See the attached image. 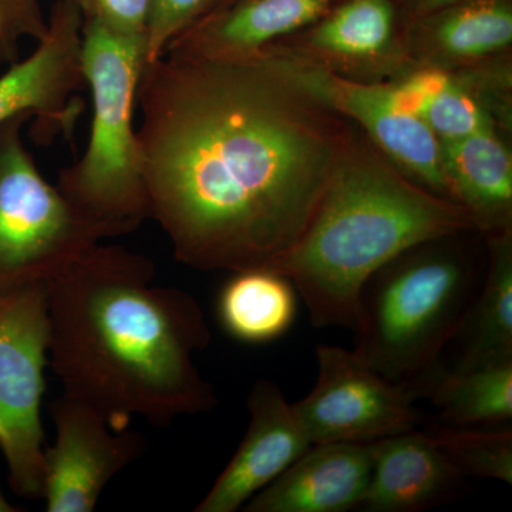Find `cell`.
I'll return each mask as SVG.
<instances>
[{
  "mask_svg": "<svg viewBox=\"0 0 512 512\" xmlns=\"http://www.w3.org/2000/svg\"><path fill=\"white\" fill-rule=\"evenodd\" d=\"M136 107L150 218L201 271L269 269L289 251L357 130L259 52H165Z\"/></svg>",
  "mask_w": 512,
  "mask_h": 512,
  "instance_id": "obj_1",
  "label": "cell"
},
{
  "mask_svg": "<svg viewBox=\"0 0 512 512\" xmlns=\"http://www.w3.org/2000/svg\"><path fill=\"white\" fill-rule=\"evenodd\" d=\"M154 276L146 256L99 244L45 282L47 353L63 393L116 429L134 416L167 426L217 406L194 365L211 342L200 305Z\"/></svg>",
  "mask_w": 512,
  "mask_h": 512,
  "instance_id": "obj_2",
  "label": "cell"
},
{
  "mask_svg": "<svg viewBox=\"0 0 512 512\" xmlns=\"http://www.w3.org/2000/svg\"><path fill=\"white\" fill-rule=\"evenodd\" d=\"M471 231L466 208L417 183L357 128L308 227L269 271L298 289L313 326L355 330L370 276L417 245Z\"/></svg>",
  "mask_w": 512,
  "mask_h": 512,
  "instance_id": "obj_3",
  "label": "cell"
},
{
  "mask_svg": "<svg viewBox=\"0 0 512 512\" xmlns=\"http://www.w3.org/2000/svg\"><path fill=\"white\" fill-rule=\"evenodd\" d=\"M456 237L424 242L396 256L360 292L353 352L409 390L439 366L476 295V268L454 244Z\"/></svg>",
  "mask_w": 512,
  "mask_h": 512,
  "instance_id": "obj_4",
  "label": "cell"
},
{
  "mask_svg": "<svg viewBox=\"0 0 512 512\" xmlns=\"http://www.w3.org/2000/svg\"><path fill=\"white\" fill-rule=\"evenodd\" d=\"M83 19L82 63L92 93V126L83 157L60 171L56 187L106 238L121 237L150 218L134 124L146 39L120 36L99 20Z\"/></svg>",
  "mask_w": 512,
  "mask_h": 512,
  "instance_id": "obj_5",
  "label": "cell"
},
{
  "mask_svg": "<svg viewBox=\"0 0 512 512\" xmlns=\"http://www.w3.org/2000/svg\"><path fill=\"white\" fill-rule=\"evenodd\" d=\"M28 120L0 126V293L46 282L107 239L40 173L23 143Z\"/></svg>",
  "mask_w": 512,
  "mask_h": 512,
  "instance_id": "obj_6",
  "label": "cell"
},
{
  "mask_svg": "<svg viewBox=\"0 0 512 512\" xmlns=\"http://www.w3.org/2000/svg\"><path fill=\"white\" fill-rule=\"evenodd\" d=\"M45 282L0 293V450L19 497L42 498V407L49 363Z\"/></svg>",
  "mask_w": 512,
  "mask_h": 512,
  "instance_id": "obj_7",
  "label": "cell"
},
{
  "mask_svg": "<svg viewBox=\"0 0 512 512\" xmlns=\"http://www.w3.org/2000/svg\"><path fill=\"white\" fill-rule=\"evenodd\" d=\"M259 53L320 103L352 121L404 173L450 200L439 138L403 109L389 82L350 79L276 45Z\"/></svg>",
  "mask_w": 512,
  "mask_h": 512,
  "instance_id": "obj_8",
  "label": "cell"
},
{
  "mask_svg": "<svg viewBox=\"0 0 512 512\" xmlns=\"http://www.w3.org/2000/svg\"><path fill=\"white\" fill-rule=\"evenodd\" d=\"M316 359L315 387L301 402L292 404L312 446L373 443L419 426L412 392L370 369L353 350L319 345Z\"/></svg>",
  "mask_w": 512,
  "mask_h": 512,
  "instance_id": "obj_9",
  "label": "cell"
},
{
  "mask_svg": "<svg viewBox=\"0 0 512 512\" xmlns=\"http://www.w3.org/2000/svg\"><path fill=\"white\" fill-rule=\"evenodd\" d=\"M83 12L77 0H56L47 32L26 59L0 76V126L20 114L35 121L39 141L69 140L83 111Z\"/></svg>",
  "mask_w": 512,
  "mask_h": 512,
  "instance_id": "obj_10",
  "label": "cell"
},
{
  "mask_svg": "<svg viewBox=\"0 0 512 512\" xmlns=\"http://www.w3.org/2000/svg\"><path fill=\"white\" fill-rule=\"evenodd\" d=\"M56 440L45 448L47 512H92L104 488L144 450L136 431L116 429L96 407L63 393L50 407Z\"/></svg>",
  "mask_w": 512,
  "mask_h": 512,
  "instance_id": "obj_11",
  "label": "cell"
},
{
  "mask_svg": "<svg viewBox=\"0 0 512 512\" xmlns=\"http://www.w3.org/2000/svg\"><path fill=\"white\" fill-rule=\"evenodd\" d=\"M399 16L396 0H339L311 26L274 45L350 79L389 82L414 66Z\"/></svg>",
  "mask_w": 512,
  "mask_h": 512,
  "instance_id": "obj_12",
  "label": "cell"
},
{
  "mask_svg": "<svg viewBox=\"0 0 512 512\" xmlns=\"http://www.w3.org/2000/svg\"><path fill=\"white\" fill-rule=\"evenodd\" d=\"M247 404V433L195 512L238 511L312 446L271 380L255 382Z\"/></svg>",
  "mask_w": 512,
  "mask_h": 512,
  "instance_id": "obj_13",
  "label": "cell"
},
{
  "mask_svg": "<svg viewBox=\"0 0 512 512\" xmlns=\"http://www.w3.org/2000/svg\"><path fill=\"white\" fill-rule=\"evenodd\" d=\"M373 443L313 444L245 504L247 512H345L359 508L372 476Z\"/></svg>",
  "mask_w": 512,
  "mask_h": 512,
  "instance_id": "obj_14",
  "label": "cell"
},
{
  "mask_svg": "<svg viewBox=\"0 0 512 512\" xmlns=\"http://www.w3.org/2000/svg\"><path fill=\"white\" fill-rule=\"evenodd\" d=\"M414 64L467 69L510 56L512 0H466L416 19H403Z\"/></svg>",
  "mask_w": 512,
  "mask_h": 512,
  "instance_id": "obj_15",
  "label": "cell"
},
{
  "mask_svg": "<svg viewBox=\"0 0 512 512\" xmlns=\"http://www.w3.org/2000/svg\"><path fill=\"white\" fill-rule=\"evenodd\" d=\"M466 476L430 439L410 430L373 441L372 476L359 508L417 512L450 500Z\"/></svg>",
  "mask_w": 512,
  "mask_h": 512,
  "instance_id": "obj_16",
  "label": "cell"
},
{
  "mask_svg": "<svg viewBox=\"0 0 512 512\" xmlns=\"http://www.w3.org/2000/svg\"><path fill=\"white\" fill-rule=\"evenodd\" d=\"M339 0H235L207 13L175 37L165 52L245 57L308 28ZM164 52V53H165Z\"/></svg>",
  "mask_w": 512,
  "mask_h": 512,
  "instance_id": "obj_17",
  "label": "cell"
},
{
  "mask_svg": "<svg viewBox=\"0 0 512 512\" xmlns=\"http://www.w3.org/2000/svg\"><path fill=\"white\" fill-rule=\"evenodd\" d=\"M450 200L466 208L477 232L512 231V154L500 127L441 143Z\"/></svg>",
  "mask_w": 512,
  "mask_h": 512,
  "instance_id": "obj_18",
  "label": "cell"
},
{
  "mask_svg": "<svg viewBox=\"0 0 512 512\" xmlns=\"http://www.w3.org/2000/svg\"><path fill=\"white\" fill-rule=\"evenodd\" d=\"M488 269L453 340L458 355L451 370L512 362V231L485 237Z\"/></svg>",
  "mask_w": 512,
  "mask_h": 512,
  "instance_id": "obj_19",
  "label": "cell"
},
{
  "mask_svg": "<svg viewBox=\"0 0 512 512\" xmlns=\"http://www.w3.org/2000/svg\"><path fill=\"white\" fill-rule=\"evenodd\" d=\"M429 396L448 426L498 427L512 419V362L473 370L434 367L410 387Z\"/></svg>",
  "mask_w": 512,
  "mask_h": 512,
  "instance_id": "obj_20",
  "label": "cell"
},
{
  "mask_svg": "<svg viewBox=\"0 0 512 512\" xmlns=\"http://www.w3.org/2000/svg\"><path fill=\"white\" fill-rule=\"evenodd\" d=\"M296 316L295 286L269 269L234 272L218 298V319L231 338L264 345L284 336Z\"/></svg>",
  "mask_w": 512,
  "mask_h": 512,
  "instance_id": "obj_21",
  "label": "cell"
},
{
  "mask_svg": "<svg viewBox=\"0 0 512 512\" xmlns=\"http://www.w3.org/2000/svg\"><path fill=\"white\" fill-rule=\"evenodd\" d=\"M430 439L464 476L512 484V430L498 427H431Z\"/></svg>",
  "mask_w": 512,
  "mask_h": 512,
  "instance_id": "obj_22",
  "label": "cell"
},
{
  "mask_svg": "<svg viewBox=\"0 0 512 512\" xmlns=\"http://www.w3.org/2000/svg\"><path fill=\"white\" fill-rule=\"evenodd\" d=\"M211 0H151L146 37V62H156L175 37L201 18Z\"/></svg>",
  "mask_w": 512,
  "mask_h": 512,
  "instance_id": "obj_23",
  "label": "cell"
},
{
  "mask_svg": "<svg viewBox=\"0 0 512 512\" xmlns=\"http://www.w3.org/2000/svg\"><path fill=\"white\" fill-rule=\"evenodd\" d=\"M46 32L40 0H0V64L18 62L22 40L39 42Z\"/></svg>",
  "mask_w": 512,
  "mask_h": 512,
  "instance_id": "obj_24",
  "label": "cell"
},
{
  "mask_svg": "<svg viewBox=\"0 0 512 512\" xmlns=\"http://www.w3.org/2000/svg\"><path fill=\"white\" fill-rule=\"evenodd\" d=\"M83 16L99 20L111 32L126 37H147L151 0H77Z\"/></svg>",
  "mask_w": 512,
  "mask_h": 512,
  "instance_id": "obj_25",
  "label": "cell"
},
{
  "mask_svg": "<svg viewBox=\"0 0 512 512\" xmlns=\"http://www.w3.org/2000/svg\"><path fill=\"white\" fill-rule=\"evenodd\" d=\"M466 0H397L403 19H416Z\"/></svg>",
  "mask_w": 512,
  "mask_h": 512,
  "instance_id": "obj_26",
  "label": "cell"
},
{
  "mask_svg": "<svg viewBox=\"0 0 512 512\" xmlns=\"http://www.w3.org/2000/svg\"><path fill=\"white\" fill-rule=\"evenodd\" d=\"M232 2H235V0H211L210 5H208L207 10H205L204 15H207V13L215 12V10L225 8V6L231 5Z\"/></svg>",
  "mask_w": 512,
  "mask_h": 512,
  "instance_id": "obj_27",
  "label": "cell"
},
{
  "mask_svg": "<svg viewBox=\"0 0 512 512\" xmlns=\"http://www.w3.org/2000/svg\"><path fill=\"white\" fill-rule=\"evenodd\" d=\"M19 511L15 505L10 504L8 500H6L5 495H3L2 490H0V512H16Z\"/></svg>",
  "mask_w": 512,
  "mask_h": 512,
  "instance_id": "obj_28",
  "label": "cell"
}]
</instances>
